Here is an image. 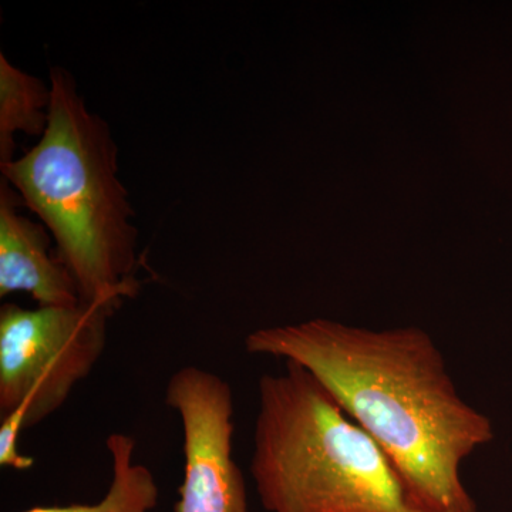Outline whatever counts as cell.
<instances>
[{"label": "cell", "mask_w": 512, "mask_h": 512, "mask_svg": "<svg viewBox=\"0 0 512 512\" xmlns=\"http://www.w3.org/2000/svg\"><path fill=\"white\" fill-rule=\"evenodd\" d=\"M111 456L113 478L103 500L92 505L35 507L23 512H150L157 507L158 485L150 468L134 461L136 440L114 433L106 441Z\"/></svg>", "instance_id": "cell-8"}, {"label": "cell", "mask_w": 512, "mask_h": 512, "mask_svg": "<svg viewBox=\"0 0 512 512\" xmlns=\"http://www.w3.org/2000/svg\"><path fill=\"white\" fill-rule=\"evenodd\" d=\"M49 124L39 143L2 165L56 239L83 302L119 308L137 295V229L109 124L87 109L69 73H50Z\"/></svg>", "instance_id": "cell-2"}, {"label": "cell", "mask_w": 512, "mask_h": 512, "mask_svg": "<svg viewBox=\"0 0 512 512\" xmlns=\"http://www.w3.org/2000/svg\"><path fill=\"white\" fill-rule=\"evenodd\" d=\"M165 403L180 416L184 480L175 512H248L247 484L232 456L234 393L210 370L185 366L165 387Z\"/></svg>", "instance_id": "cell-5"}, {"label": "cell", "mask_w": 512, "mask_h": 512, "mask_svg": "<svg viewBox=\"0 0 512 512\" xmlns=\"http://www.w3.org/2000/svg\"><path fill=\"white\" fill-rule=\"evenodd\" d=\"M251 471L268 512H430L382 447L305 367L258 384Z\"/></svg>", "instance_id": "cell-3"}, {"label": "cell", "mask_w": 512, "mask_h": 512, "mask_svg": "<svg viewBox=\"0 0 512 512\" xmlns=\"http://www.w3.org/2000/svg\"><path fill=\"white\" fill-rule=\"evenodd\" d=\"M116 308L73 306L0 309V416L29 406L26 429L42 423L92 373L107 343Z\"/></svg>", "instance_id": "cell-4"}, {"label": "cell", "mask_w": 512, "mask_h": 512, "mask_svg": "<svg viewBox=\"0 0 512 512\" xmlns=\"http://www.w3.org/2000/svg\"><path fill=\"white\" fill-rule=\"evenodd\" d=\"M29 406L20 404L18 409L0 416V466L25 471L33 467L32 457L23 456L19 451V436L26 429Z\"/></svg>", "instance_id": "cell-9"}, {"label": "cell", "mask_w": 512, "mask_h": 512, "mask_svg": "<svg viewBox=\"0 0 512 512\" xmlns=\"http://www.w3.org/2000/svg\"><path fill=\"white\" fill-rule=\"evenodd\" d=\"M50 87L0 53V167L15 160V134L43 136L49 124Z\"/></svg>", "instance_id": "cell-7"}, {"label": "cell", "mask_w": 512, "mask_h": 512, "mask_svg": "<svg viewBox=\"0 0 512 512\" xmlns=\"http://www.w3.org/2000/svg\"><path fill=\"white\" fill-rule=\"evenodd\" d=\"M245 350L315 376L383 448L414 504L430 512H478L461 466L493 440V426L458 393L426 330L318 318L256 329Z\"/></svg>", "instance_id": "cell-1"}, {"label": "cell", "mask_w": 512, "mask_h": 512, "mask_svg": "<svg viewBox=\"0 0 512 512\" xmlns=\"http://www.w3.org/2000/svg\"><path fill=\"white\" fill-rule=\"evenodd\" d=\"M45 228L16 208L8 181L0 190V298L28 293L40 306L83 302L76 279L59 256L50 254Z\"/></svg>", "instance_id": "cell-6"}]
</instances>
